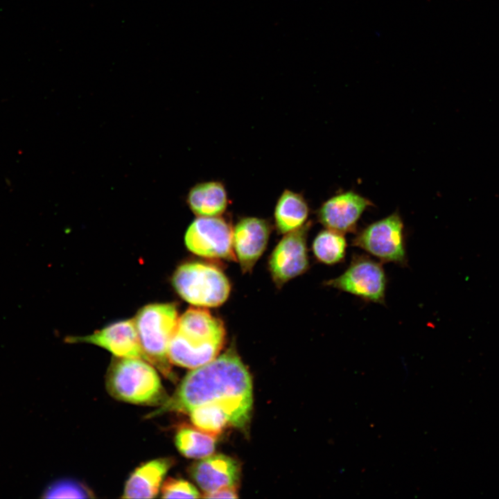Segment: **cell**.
Instances as JSON below:
<instances>
[{
  "mask_svg": "<svg viewBox=\"0 0 499 499\" xmlns=\"http://www.w3.org/2000/svg\"><path fill=\"white\" fill-rule=\"evenodd\" d=\"M208 403L220 405L226 412L230 426L241 428L250 421L253 404L252 378L233 348L193 369L174 394L146 417L168 412L189 413Z\"/></svg>",
  "mask_w": 499,
  "mask_h": 499,
  "instance_id": "6da1fadb",
  "label": "cell"
},
{
  "mask_svg": "<svg viewBox=\"0 0 499 499\" xmlns=\"http://www.w3.org/2000/svg\"><path fill=\"white\" fill-rule=\"evenodd\" d=\"M226 337L223 322L202 307L187 309L179 317L168 347L170 363L195 369L216 358Z\"/></svg>",
  "mask_w": 499,
  "mask_h": 499,
  "instance_id": "7a4b0ae2",
  "label": "cell"
},
{
  "mask_svg": "<svg viewBox=\"0 0 499 499\" xmlns=\"http://www.w3.org/2000/svg\"><path fill=\"white\" fill-rule=\"evenodd\" d=\"M105 384L112 397L126 403L161 405L168 398L157 371L141 358L113 359Z\"/></svg>",
  "mask_w": 499,
  "mask_h": 499,
  "instance_id": "3957f363",
  "label": "cell"
},
{
  "mask_svg": "<svg viewBox=\"0 0 499 499\" xmlns=\"http://www.w3.org/2000/svg\"><path fill=\"white\" fill-rule=\"evenodd\" d=\"M179 317L173 303H156L143 306L134 322L146 360L168 379L174 380L168 358V347L177 329Z\"/></svg>",
  "mask_w": 499,
  "mask_h": 499,
  "instance_id": "277c9868",
  "label": "cell"
},
{
  "mask_svg": "<svg viewBox=\"0 0 499 499\" xmlns=\"http://www.w3.org/2000/svg\"><path fill=\"white\" fill-rule=\"evenodd\" d=\"M177 294L198 307H217L224 304L231 292L225 273L211 263L191 261L180 265L172 278Z\"/></svg>",
  "mask_w": 499,
  "mask_h": 499,
  "instance_id": "5b68a950",
  "label": "cell"
},
{
  "mask_svg": "<svg viewBox=\"0 0 499 499\" xmlns=\"http://www.w3.org/2000/svg\"><path fill=\"white\" fill-rule=\"evenodd\" d=\"M351 245L362 249L381 263L408 265L404 224L398 212L375 221L356 232Z\"/></svg>",
  "mask_w": 499,
  "mask_h": 499,
  "instance_id": "8992f818",
  "label": "cell"
},
{
  "mask_svg": "<svg viewBox=\"0 0 499 499\" xmlns=\"http://www.w3.org/2000/svg\"><path fill=\"white\" fill-rule=\"evenodd\" d=\"M387 279L381 262L353 254L348 267L324 285L351 294L365 302L385 304Z\"/></svg>",
  "mask_w": 499,
  "mask_h": 499,
  "instance_id": "52a82bcc",
  "label": "cell"
},
{
  "mask_svg": "<svg viewBox=\"0 0 499 499\" xmlns=\"http://www.w3.org/2000/svg\"><path fill=\"white\" fill-rule=\"evenodd\" d=\"M185 244L193 254L207 259L236 261L233 229L222 217H198L188 227Z\"/></svg>",
  "mask_w": 499,
  "mask_h": 499,
  "instance_id": "ba28073f",
  "label": "cell"
},
{
  "mask_svg": "<svg viewBox=\"0 0 499 499\" xmlns=\"http://www.w3.org/2000/svg\"><path fill=\"white\" fill-rule=\"evenodd\" d=\"M310 227L308 221L301 228L286 234L272 251L268 268L277 287L281 288L308 270L307 237Z\"/></svg>",
  "mask_w": 499,
  "mask_h": 499,
  "instance_id": "9c48e42d",
  "label": "cell"
},
{
  "mask_svg": "<svg viewBox=\"0 0 499 499\" xmlns=\"http://www.w3.org/2000/svg\"><path fill=\"white\" fill-rule=\"evenodd\" d=\"M66 342L92 344L105 349L119 358H141L146 360L134 319L114 322L90 335L68 337Z\"/></svg>",
  "mask_w": 499,
  "mask_h": 499,
  "instance_id": "30bf717a",
  "label": "cell"
},
{
  "mask_svg": "<svg viewBox=\"0 0 499 499\" xmlns=\"http://www.w3.org/2000/svg\"><path fill=\"white\" fill-rule=\"evenodd\" d=\"M372 202L353 191L333 196L317 210L319 222L326 229L345 234L357 232L358 220Z\"/></svg>",
  "mask_w": 499,
  "mask_h": 499,
  "instance_id": "8fae6325",
  "label": "cell"
},
{
  "mask_svg": "<svg viewBox=\"0 0 499 499\" xmlns=\"http://www.w3.org/2000/svg\"><path fill=\"white\" fill-rule=\"evenodd\" d=\"M270 232V223L256 217L243 218L233 229L234 251L244 273L252 271L264 252Z\"/></svg>",
  "mask_w": 499,
  "mask_h": 499,
  "instance_id": "7c38bea8",
  "label": "cell"
},
{
  "mask_svg": "<svg viewBox=\"0 0 499 499\" xmlns=\"http://www.w3.org/2000/svg\"><path fill=\"white\" fill-rule=\"evenodd\" d=\"M190 475L204 493L236 486L240 466L233 458L222 455H210L193 464Z\"/></svg>",
  "mask_w": 499,
  "mask_h": 499,
  "instance_id": "4fadbf2b",
  "label": "cell"
},
{
  "mask_svg": "<svg viewBox=\"0 0 499 499\" xmlns=\"http://www.w3.org/2000/svg\"><path fill=\"white\" fill-rule=\"evenodd\" d=\"M170 457H161L144 463L130 475L123 492V498H153L162 481L173 465Z\"/></svg>",
  "mask_w": 499,
  "mask_h": 499,
  "instance_id": "5bb4252c",
  "label": "cell"
},
{
  "mask_svg": "<svg viewBox=\"0 0 499 499\" xmlns=\"http://www.w3.org/2000/svg\"><path fill=\"white\" fill-rule=\"evenodd\" d=\"M186 202L198 217H216L220 216L226 210L228 198L223 184L210 181L193 186L189 191Z\"/></svg>",
  "mask_w": 499,
  "mask_h": 499,
  "instance_id": "9a60e30c",
  "label": "cell"
},
{
  "mask_svg": "<svg viewBox=\"0 0 499 499\" xmlns=\"http://www.w3.org/2000/svg\"><path fill=\"white\" fill-rule=\"evenodd\" d=\"M309 207L304 197L285 190L274 209V223L279 234H286L303 227L307 222Z\"/></svg>",
  "mask_w": 499,
  "mask_h": 499,
  "instance_id": "2e32d148",
  "label": "cell"
},
{
  "mask_svg": "<svg viewBox=\"0 0 499 499\" xmlns=\"http://www.w3.org/2000/svg\"><path fill=\"white\" fill-rule=\"evenodd\" d=\"M216 438L196 427L182 426L177 430L175 441L178 450L185 457L202 459L213 453Z\"/></svg>",
  "mask_w": 499,
  "mask_h": 499,
  "instance_id": "e0dca14e",
  "label": "cell"
},
{
  "mask_svg": "<svg viewBox=\"0 0 499 499\" xmlns=\"http://www.w3.org/2000/svg\"><path fill=\"white\" fill-rule=\"evenodd\" d=\"M347 248L344 234L329 229L319 231L312 243V251L316 260L328 265L343 262Z\"/></svg>",
  "mask_w": 499,
  "mask_h": 499,
  "instance_id": "ac0fdd59",
  "label": "cell"
},
{
  "mask_svg": "<svg viewBox=\"0 0 499 499\" xmlns=\"http://www.w3.org/2000/svg\"><path fill=\"white\" fill-rule=\"evenodd\" d=\"M189 414L195 427L216 437L230 425L226 412L217 404L200 405L192 410Z\"/></svg>",
  "mask_w": 499,
  "mask_h": 499,
  "instance_id": "d6986e66",
  "label": "cell"
},
{
  "mask_svg": "<svg viewBox=\"0 0 499 499\" xmlns=\"http://www.w3.org/2000/svg\"><path fill=\"white\" fill-rule=\"evenodd\" d=\"M43 496L45 498H94V493L80 482L62 479L50 484Z\"/></svg>",
  "mask_w": 499,
  "mask_h": 499,
  "instance_id": "ffe728a7",
  "label": "cell"
},
{
  "mask_svg": "<svg viewBox=\"0 0 499 499\" xmlns=\"http://www.w3.org/2000/svg\"><path fill=\"white\" fill-rule=\"evenodd\" d=\"M163 498H198L200 494L190 482L177 478H168L161 488Z\"/></svg>",
  "mask_w": 499,
  "mask_h": 499,
  "instance_id": "44dd1931",
  "label": "cell"
},
{
  "mask_svg": "<svg viewBox=\"0 0 499 499\" xmlns=\"http://www.w3.org/2000/svg\"><path fill=\"white\" fill-rule=\"evenodd\" d=\"M202 497L206 498H237L236 486L225 487L213 491L204 493Z\"/></svg>",
  "mask_w": 499,
  "mask_h": 499,
  "instance_id": "7402d4cb",
  "label": "cell"
}]
</instances>
